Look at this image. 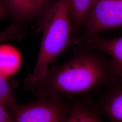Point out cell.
<instances>
[{
    "label": "cell",
    "instance_id": "6da1fadb",
    "mask_svg": "<svg viewBox=\"0 0 122 122\" xmlns=\"http://www.w3.org/2000/svg\"><path fill=\"white\" fill-rule=\"evenodd\" d=\"M77 45L69 59L49 68L43 77L25 85L26 89L38 97L70 100L105 88L119 77L106 54L85 45Z\"/></svg>",
    "mask_w": 122,
    "mask_h": 122
},
{
    "label": "cell",
    "instance_id": "7a4b0ae2",
    "mask_svg": "<svg viewBox=\"0 0 122 122\" xmlns=\"http://www.w3.org/2000/svg\"><path fill=\"white\" fill-rule=\"evenodd\" d=\"M38 28L43 30L40 50L34 69L25 80V85L43 77L51 63L71 46L76 45L66 0L52 2Z\"/></svg>",
    "mask_w": 122,
    "mask_h": 122
},
{
    "label": "cell",
    "instance_id": "3957f363",
    "mask_svg": "<svg viewBox=\"0 0 122 122\" xmlns=\"http://www.w3.org/2000/svg\"><path fill=\"white\" fill-rule=\"evenodd\" d=\"M71 107L70 100L39 97L28 104H16L8 110L14 122H66Z\"/></svg>",
    "mask_w": 122,
    "mask_h": 122
},
{
    "label": "cell",
    "instance_id": "277c9868",
    "mask_svg": "<svg viewBox=\"0 0 122 122\" xmlns=\"http://www.w3.org/2000/svg\"><path fill=\"white\" fill-rule=\"evenodd\" d=\"M120 28L122 0H95L78 44L104 31Z\"/></svg>",
    "mask_w": 122,
    "mask_h": 122
},
{
    "label": "cell",
    "instance_id": "5b68a950",
    "mask_svg": "<svg viewBox=\"0 0 122 122\" xmlns=\"http://www.w3.org/2000/svg\"><path fill=\"white\" fill-rule=\"evenodd\" d=\"M11 20V24L22 28L32 22L38 26L52 0H0Z\"/></svg>",
    "mask_w": 122,
    "mask_h": 122
},
{
    "label": "cell",
    "instance_id": "8992f818",
    "mask_svg": "<svg viewBox=\"0 0 122 122\" xmlns=\"http://www.w3.org/2000/svg\"><path fill=\"white\" fill-rule=\"evenodd\" d=\"M105 88L95 104L96 109L109 122H122V77Z\"/></svg>",
    "mask_w": 122,
    "mask_h": 122
},
{
    "label": "cell",
    "instance_id": "52a82bcc",
    "mask_svg": "<svg viewBox=\"0 0 122 122\" xmlns=\"http://www.w3.org/2000/svg\"><path fill=\"white\" fill-rule=\"evenodd\" d=\"M78 44L86 45L106 54L111 58L118 76L122 77V36L106 39L98 35Z\"/></svg>",
    "mask_w": 122,
    "mask_h": 122
},
{
    "label": "cell",
    "instance_id": "ba28073f",
    "mask_svg": "<svg viewBox=\"0 0 122 122\" xmlns=\"http://www.w3.org/2000/svg\"><path fill=\"white\" fill-rule=\"evenodd\" d=\"M94 1L95 0H66L73 38L76 45Z\"/></svg>",
    "mask_w": 122,
    "mask_h": 122
},
{
    "label": "cell",
    "instance_id": "9c48e42d",
    "mask_svg": "<svg viewBox=\"0 0 122 122\" xmlns=\"http://www.w3.org/2000/svg\"><path fill=\"white\" fill-rule=\"evenodd\" d=\"M70 113L66 122H104L95 104L83 97L71 98Z\"/></svg>",
    "mask_w": 122,
    "mask_h": 122
},
{
    "label": "cell",
    "instance_id": "30bf717a",
    "mask_svg": "<svg viewBox=\"0 0 122 122\" xmlns=\"http://www.w3.org/2000/svg\"><path fill=\"white\" fill-rule=\"evenodd\" d=\"M17 51L9 46H0V72L11 73L17 69L20 63Z\"/></svg>",
    "mask_w": 122,
    "mask_h": 122
},
{
    "label": "cell",
    "instance_id": "8fae6325",
    "mask_svg": "<svg viewBox=\"0 0 122 122\" xmlns=\"http://www.w3.org/2000/svg\"><path fill=\"white\" fill-rule=\"evenodd\" d=\"M0 104L8 109L17 104L16 99L9 82L0 72Z\"/></svg>",
    "mask_w": 122,
    "mask_h": 122
},
{
    "label": "cell",
    "instance_id": "7c38bea8",
    "mask_svg": "<svg viewBox=\"0 0 122 122\" xmlns=\"http://www.w3.org/2000/svg\"><path fill=\"white\" fill-rule=\"evenodd\" d=\"M26 34L17 26L10 24L4 31L0 33V43L11 39H21Z\"/></svg>",
    "mask_w": 122,
    "mask_h": 122
},
{
    "label": "cell",
    "instance_id": "4fadbf2b",
    "mask_svg": "<svg viewBox=\"0 0 122 122\" xmlns=\"http://www.w3.org/2000/svg\"><path fill=\"white\" fill-rule=\"evenodd\" d=\"M0 122H14L9 111L0 104Z\"/></svg>",
    "mask_w": 122,
    "mask_h": 122
},
{
    "label": "cell",
    "instance_id": "5bb4252c",
    "mask_svg": "<svg viewBox=\"0 0 122 122\" xmlns=\"http://www.w3.org/2000/svg\"><path fill=\"white\" fill-rule=\"evenodd\" d=\"M8 15V13L4 5L0 2V20Z\"/></svg>",
    "mask_w": 122,
    "mask_h": 122
}]
</instances>
